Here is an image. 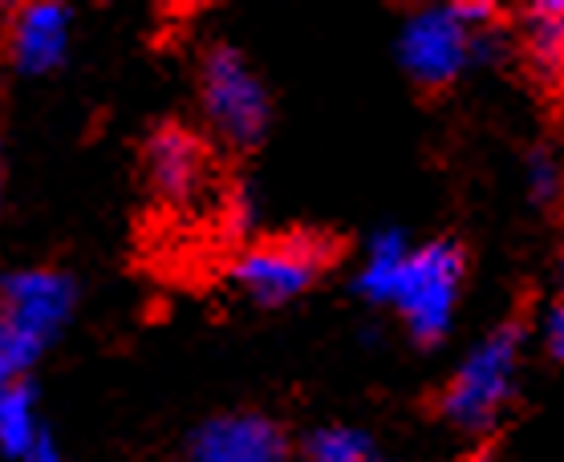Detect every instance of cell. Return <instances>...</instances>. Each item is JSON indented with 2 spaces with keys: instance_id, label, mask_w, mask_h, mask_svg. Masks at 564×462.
I'll list each match as a JSON object with an SVG mask.
<instances>
[{
  "instance_id": "1",
  "label": "cell",
  "mask_w": 564,
  "mask_h": 462,
  "mask_svg": "<svg viewBox=\"0 0 564 462\" xmlns=\"http://www.w3.org/2000/svg\"><path fill=\"white\" fill-rule=\"evenodd\" d=\"M528 329L520 321H503L479 337L471 353L459 361V370L438 394V414L455 430L471 438H488L503 422V414L516 398L520 361H524Z\"/></svg>"
},
{
  "instance_id": "2",
  "label": "cell",
  "mask_w": 564,
  "mask_h": 462,
  "mask_svg": "<svg viewBox=\"0 0 564 462\" xmlns=\"http://www.w3.org/2000/svg\"><path fill=\"white\" fill-rule=\"evenodd\" d=\"M463 280H467V252L455 240H426L414 244L402 260L390 293V308H398L402 324L423 349H435L451 333L459 308Z\"/></svg>"
},
{
  "instance_id": "3",
  "label": "cell",
  "mask_w": 564,
  "mask_h": 462,
  "mask_svg": "<svg viewBox=\"0 0 564 462\" xmlns=\"http://www.w3.org/2000/svg\"><path fill=\"white\" fill-rule=\"evenodd\" d=\"M199 102L207 127L231 151H252L269 139L272 98L260 74L236 45H212L199 62Z\"/></svg>"
},
{
  "instance_id": "4",
  "label": "cell",
  "mask_w": 564,
  "mask_h": 462,
  "mask_svg": "<svg viewBox=\"0 0 564 462\" xmlns=\"http://www.w3.org/2000/svg\"><path fill=\"white\" fill-rule=\"evenodd\" d=\"M337 260V244L325 235H272L245 248L231 264V284L260 308H281L305 296L321 280V272Z\"/></svg>"
},
{
  "instance_id": "5",
  "label": "cell",
  "mask_w": 564,
  "mask_h": 462,
  "mask_svg": "<svg viewBox=\"0 0 564 462\" xmlns=\"http://www.w3.org/2000/svg\"><path fill=\"white\" fill-rule=\"evenodd\" d=\"M471 29H463L451 4H426L406 13L398 29V65L419 90H447L471 69Z\"/></svg>"
},
{
  "instance_id": "6",
  "label": "cell",
  "mask_w": 564,
  "mask_h": 462,
  "mask_svg": "<svg viewBox=\"0 0 564 462\" xmlns=\"http://www.w3.org/2000/svg\"><path fill=\"white\" fill-rule=\"evenodd\" d=\"M289 430L260 410L216 414L187 438V462H289Z\"/></svg>"
},
{
  "instance_id": "7",
  "label": "cell",
  "mask_w": 564,
  "mask_h": 462,
  "mask_svg": "<svg viewBox=\"0 0 564 462\" xmlns=\"http://www.w3.org/2000/svg\"><path fill=\"white\" fill-rule=\"evenodd\" d=\"M77 288L57 268H17L0 280V317L53 345L65 321L74 317Z\"/></svg>"
},
{
  "instance_id": "8",
  "label": "cell",
  "mask_w": 564,
  "mask_h": 462,
  "mask_svg": "<svg viewBox=\"0 0 564 462\" xmlns=\"http://www.w3.org/2000/svg\"><path fill=\"white\" fill-rule=\"evenodd\" d=\"M142 167L147 183L163 204H192L204 191L212 158H207V142L192 134L187 127H159L142 146Z\"/></svg>"
},
{
  "instance_id": "9",
  "label": "cell",
  "mask_w": 564,
  "mask_h": 462,
  "mask_svg": "<svg viewBox=\"0 0 564 462\" xmlns=\"http://www.w3.org/2000/svg\"><path fill=\"white\" fill-rule=\"evenodd\" d=\"M69 29H74V13L65 4H53V0L21 4L4 37L9 65L25 77H45L62 69L69 57Z\"/></svg>"
},
{
  "instance_id": "10",
  "label": "cell",
  "mask_w": 564,
  "mask_h": 462,
  "mask_svg": "<svg viewBox=\"0 0 564 462\" xmlns=\"http://www.w3.org/2000/svg\"><path fill=\"white\" fill-rule=\"evenodd\" d=\"M528 69L544 86H564V0H536L520 13Z\"/></svg>"
},
{
  "instance_id": "11",
  "label": "cell",
  "mask_w": 564,
  "mask_h": 462,
  "mask_svg": "<svg viewBox=\"0 0 564 462\" xmlns=\"http://www.w3.org/2000/svg\"><path fill=\"white\" fill-rule=\"evenodd\" d=\"M411 235L398 228H382L370 235V244H366V264H361L358 288L361 300H370V305H390V293H394V280H398V268H402V260L411 256Z\"/></svg>"
},
{
  "instance_id": "12",
  "label": "cell",
  "mask_w": 564,
  "mask_h": 462,
  "mask_svg": "<svg viewBox=\"0 0 564 462\" xmlns=\"http://www.w3.org/2000/svg\"><path fill=\"white\" fill-rule=\"evenodd\" d=\"M37 435H41V422H37V389H33V382L25 377V382L4 385L0 389V454L21 462Z\"/></svg>"
},
{
  "instance_id": "13",
  "label": "cell",
  "mask_w": 564,
  "mask_h": 462,
  "mask_svg": "<svg viewBox=\"0 0 564 462\" xmlns=\"http://www.w3.org/2000/svg\"><path fill=\"white\" fill-rule=\"evenodd\" d=\"M301 462H386L373 435L358 430V426H313L301 438Z\"/></svg>"
},
{
  "instance_id": "14",
  "label": "cell",
  "mask_w": 564,
  "mask_h": 462,
  "mask_svg": "<svg viewBox=\"0 0 564 462\" xmlns=\"http://www.w3.org/2000/svg\"><path fill=\"white\" fill-rule=\"evenodd\" d=\"M45 349L50 345H45L41 337L25 333L21 324L0 317V389H4V385H13V382H25L29 370L45 358Z\"/></svg>"
},
{
  "instance_id": "15",
  "label": "cell",
  "mask_w": 564,
  "mask_h": 462,
  "mask_svg": "<svg viewBox=\"0 0 564 462\" xmlns=\"http://www.w3.org/2000/svg\"><path fill=\"white\" fill-rule=\"evenodd\" d=\"M524 187L536 207H556L564 199V163L552 146H532L524 158Z\"/></svg>"
},
{
  "instance_id": "16",
  "label": "cell",
  "mask_w": 564,
  "mask_h": 462,
  "mask_svg": "<svg viewBox=\"0 0 564 462\" xmlns=\"http://www.w3.org/2000/svg\"><path fill=\"white\" fill-rule=\"evenodd\" d=\"M540 345H544V353L552 361L564 365V296L540 312Z\"/></svg>"
},
{
  "instance_id": "17",
  "label": "cell",
  "mask_w": 564,
  "mask_h": 462,
  "mask_svg": "<svg viewBox=\"0 0 564 462\" xmlns=\"http://www.w3.org/2000/svg\"><path fill=\"white\" fill-rule=\"evenodd\" d=\"M451 13H455V21H459L463 29H471V33H484V29L500 25V9L488 4V0H455Z\"/></svg>"
},
{
  "instance_id": "18",
  "label": "cell",
  "mask_w": 564,
  "mask_h": 462,
  "mask_svg": "<svg viewBox=\"0 0 564 462\" xmlns=\"http://www.w3.org/2000/svg\"><path fill=\"white\" fill-rule=\"evenodd\" d=\"M21 462H62V450H57V442H53V435L41 426V435L33 438V447L25 450V459Z\"/></svg>"
},
{
  "instance_id": "19",
  "label": "cell",
  "mask_w": 564,
  "mask_h": 462,
  "mask_svg": "<svg viewBox=\"0 0 564 462\" xmlns=\"http://www.w3.org/2000/svg\"><path fill=\"white\" fill-rule=\"evenodd\" d=\"M556 276H561V296H564V248H561V260H556Z\"/></svg>"
},
{
  "instance_id": "20",
  "label": "cell",
  "mask_w": 564,
  "mask_h": 462,
  "mask_svg": "<svg viewBox=\"0 0 564 462\" xmlns=\"http://www.w3.org/2000/svg\"><path fill=\"white\" fill-rule=\"evenodd\" d=\"M0 179H4V154H0Z\"/></svg>"
}]
</instances>
